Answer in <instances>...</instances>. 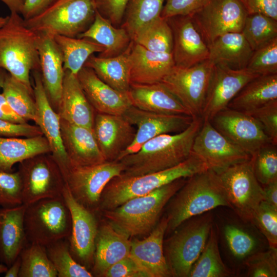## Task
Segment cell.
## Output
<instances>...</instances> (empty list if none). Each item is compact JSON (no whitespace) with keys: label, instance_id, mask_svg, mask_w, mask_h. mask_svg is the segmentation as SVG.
Segmentation results:
<instances>
[{"label":"cell","instance_id":"6da1fadb","mask_svg":"<svg viewBox=\"0 0 277 277\" xmlns=\"http://www.w3.org/2000/svg\"><path fill=\"white\" fill-rule=\"evenodd\" d=\"M202 122L201 117H195L184 130L161 134L147 141L137 151L118 161L124 166L121 174L138 176L162 171L183 162L191 154L194 139Z\"/></svg>","mask_w":277,"mask_h":277},{"label":"cell","instance_id":"7a4b0ae2","mask_svg":"<svg viewBox=\"0 0 277 277\" xmlns=\"http://www.w3.org/2000/svg\"><path fill=\"white\" fill-rule=\"evenodd\" d=\"M170 201L166 216L170 231L217 207L231 208L217 173L210 169L188 177Z\"/></svg>","mask_w":277,"mask_h":277},{"label":"cell","instance_id":"3957f363","mask_svg":"<svg viewBox=\"0 0 277 277\" xmlns=\"http://www.w3.org/2000/svg\"><path fill=\"white\" fill-rule=\"evenodd\" d=\"M207 169L205 164L191 153L183 162L162 171L133 176L121 174L112 179L105 187L97 210L113 209L131 199L147 194L175 180L189 177Z\"/></svg>","mask_w":277,"mask_h":277},{"label":"cell","instance_id":"277c9868","mask_svg":"<svg viewBox=\"0 0 277 277\" xmlns=\"http://www.w3.org/2000/svg\"><path fill=\"white\" fill-rule=\"evenodd\" d=\"M187 178L178 179L149 193L131 199L113 209L103 211V215L109 223L129 237L150 233L157 224L164 207Z\"/></svg>","mask_w":277,"mask_h":277},{"label":"cell","instance_id":"5b68a950","mask_svg":"<svg viewBox=\"0 0 277 277\" xmlns=\"http://www.w3.org/2000/svg\"><path fill=\"white\" fill-rule=\"evenodd\" d=\"M0 69L6 70L33 92L30 73L39 70L37 34L19 13L11 12L0 28Z\"/></svg>","mask_w":277,"mask_h":277},{"label":"cell","instance_id":"8992f818","mask_svg":"<svg viewBox=\"0 0 277 277\" xmlns=\"http://www.w3.org/2000/svg\"><path fill=\"white\" fill-rule=\"evenodd\" d=\"M96 11L95 0H55L25 22L35 33L77 37L92 23Z\"/></svg>","mask_w":277,"mask_h":277},{"label":"cell","instance_id":"52a82bcc","mask_svg":"<svg viewBox=\"0 0 277 277\" xmlns=\"http://www.w3.org/2000/svg\"><path fill=\"white\" fill-rule=\"evenodd\" d=\"M188 220L166 242L165 246L164 254L174 276H189L213 225L212 214L208 212Z\"/></svg>","mask_w":277,"mask_h":277},{"label":"cell","instance_id":"ba28073f","mask_svg":"<svg viewBox=\"0 0 277 277\" xmlns=\"http://www.w3.org/2000/svg\"><path fill=\"white\" fill-rule=\"evenodd\" d=\"M24 226L30 243L46 247L68 239L71 232V219L63 196L44 199L26 205Z\"/></svg>","mask_w":277,"mask_h":277},{"label":"cell","instance_id":"9c48e42d","mask_svg":"<svg viewBox=\"0 0 277 277\" xmlns=\"http://www.w3.org/2000/svg\"><path fill=\"white\" fill-rule=\"evenodd\" d=\"M23 204L63 196L65 182L50 153L30 157L18 164Z\"/></svg>","mask_w":277,"mask_h":277},{"label":"cell","instance_id":"30bf717a","mask_svg":"<svg viewBox=\"0 0 277 277\" xmlns=\"http://www.w3.org/2000/svg\"><path fill=\"white\" fill-rule=\"evenodd\" d=\"M124 166L120 161L107 162L89 166L71 163L62 173L73 197L87 208L97 210L101 194L107 184L120 175Z\"/></svg>","mask_w":277,"mask_h":277},{"label":"cell","instance_id":"8fae6325","mask_svg":"<svg viewBox=\"0 0 277 277\" xmlns=\"http://www.w3.org/2000/svg\"><path fill=\"white\" fill-rule=\"evenodd\" d=\"M217 173L230 208L242 220L251 221L254 212L264 201V191L254 174L251 159Z\"/></svg>","mask_w":277,"mask_h":277},{"label":"cell","instance_id":"7c38bea8","mask_svg":"<svg viewBox=\"0 0 277 277\" xmlns=\"http://www.w3.org/2000/svg\"><path fill=\"white\" fill-rule=\"evenodd\" d=\"M214 65L208 59L188 68L174 66L161 81L190 111L201 117Z\"/></svg>","mask_w":277,"mask_h":277},{"label":"cell","instance_id":"4fadbf2b","mask_svg":"<svg viewBox=\"0 0 277 277\" xmlns=\"http://www.w3.org/2000/svg\"><path fill=\"white\" fill-rule=\"evenodd\" d=\"M247 14L242 0H210L191 16L208 47L225 33L241 32Z\"/></svg>","mask_w":277,"mask_h":277},{"label":"cell","instance_id":"5bb4252c","mask_svg":"<svg viewBox=\"0 0 277 277\" xmlns=\"http://www.w3.org/2000/svg\"><path fill=\"white\" fill-rule=\"evenodd\" d=\"M191 153L208 169L216 173L251 156L216 130L209 120H203L192 146Z\"/></svg>","mask_w":277,"mask_h":277},{"label":"cell","instance_id":"9a60e30c","mask_svg":"<svg viewBox=\"0 0 277 277\" xmlns=\"http://www.w3.org/2000/svg\"><path fill=\"white\" fill-rule=\"evenodd\" d=\"M63 196L71 219V232L67 239L70 251L78 263L88 269V267H92L98 227L95 211L78 202L66 183Z\"/></svg>","mask_w":277,"mask_h":277},{"label":"cell","instance_id":"2e32d148","mask_svg":"<svg viewBox=\"0 0 277 277\" xmlns=\"http://www.w3.org/2000/svg\"><path fill=\"white\" fill-rule=\"evenodd\" d=\"M209 121L220 133L251 156L262 147L272 143L259 122L245 112L227 107Z\"/></svg>","mask_w":277,"mask_h":277},{"label":"cell","instance_id":"e0dca14e","mask_svg":"<svg viewBox=\"0 0 277 277\" xmlns=\"http://www.w3.org/2000/svg\"><path fill=\"white\" fill-rule=\"evenodd\" d=\"M123 115L136 128L132 143L123 152L118 161L127 155L136 152L146 142L153 137L184 130L195 117L187 115L151 112L133 106L128 109Z\"/></svg>","mask_w":277,"mask_h":277},{"label":"cell","instance_id":"ac0fdd59","mask_svg":"<svg viewBox=\"0 0 277 277\" xmlns=\"http://www.w3.org/2000/svg\"><path fill=\"white\" fill-rule=\"evenodd\" d=\"M258 76L246 68L235 70L215 65L201 115L203 120L210 121L227 108L243 87Z\"/></svg>","mask_w":277,"mask_h":277},{"label":"cell","instance_id":"d6986e66","mask_svg":"<svg viewBox=\"0 0 277 277\" xmlns=\"http://www.w3.org/2000/svg\"><path fill=\"white\" fill-rule=\"evenodd\" d=\"M92 131L105 161L112 162L131 144L136 128L123 115L96 112Z\"/></svg>","mask_w":277,"mask_h":277},{"label":"cell","instance_id":"ffe728a7","mask_svg":"<svg viewBox=\"0 0 277 277\" xmlns=\"http://www.w3.org/2000/svg\"><path fill=\"white\" fill-rule=\"evenodd\" d=\"M172 32V56L175 66L188 68L208 59L209 49L191 15L166 19Z\"/></svg>","mask_w":277,"mask_h":277},{"label":"cell","instance_id":"44dd1931","mask_svg":"<svg viewBox=\"0 0 277 277\" xmlns=\"http://www.w3.org/2000/svg\"><path fill=\"white\" fill-rule=\"evenodd\" d=\"M32 73L33 94L36 107L34 122L39 127L43 136L48 141L51 149L50 153L62 171L69 165L70 162L63 144L61 118L48 100L39 70H34Z\"/></svg>","mask_w":277,"mask_h":277},{"label":"cell","instance_id":"7402d4cb","mask_svg":"<svg viewBox=\"0 0 277 277\" xmlns=\"http://www.w3.org/2000/svg\"><path fill=\"white\" fill-rule=\"evenodd\" d=\"M167 227L168 220L164 216L147 238L131 241L129 255L146 277L172 275L164 252V238Z\"/></svg>","mask_w":277,"mask_h":277},{"label":"cell","instance_id":"603a6c76","mask_svg":"<svg viewBox=\"0 0 277 277\" xmlns=\"http://www.w3.org/2000/svg\"><path fill=\"white\" fill-rule=\"evenodd\" d=\"M36 33L42 81L48 100L57 112L65 74L62 55L54 35L48 33Z\"/></svg>","mask_w":277,"mask_h":277},{"label":"cell","instance_id":"cb8c5ba5","mask_svg":"<svg viewBox=\"0 0 277 277\" xmlns=\"http://www.w3.org/2000/svg\"><path fill=\"white\" fill-rule=\"evenodd\" d=\"M77 77L96 112L123 115L132 106L128 93L116 90L104 83L90 68L83 66Z\"/></svg>","mask_w":277,"mask_h":277},{"label":"cell","instance_id":"d4e9b609","mask_svg":"<svg viewBox=\"0 0 277 277\" xmlns=\"http://www.w3.org/2000/svg\"><path fill=\"white\" fill-rule=\"evenodd\" d=\"M174 66L172 53L151 51L132 41L129 54L131 83L161 82Z\"/></svg>","mask_w":277,"mask_h":277},{"label":"cell","instance_id":"484cf974","mask_svg":"<svg viewBox=\"0 0 277 277\" xmlns=\"http://www.w3.org/2000/svg\"><path fill=\"white\" fill-rule=\"evenodd\" d=\"M26 205L0 207V263L8 267L28 243L24 226Z\"/></svg>","mask_w":277,"mask_h":277},{"label":"cell","instance_id":"4316f807","mask_svg":"<svg viewBox=\"0 0 277 277\" xmlns=\"http://www.w3.org/2000/svg\"><path fill=\"white\" fill-rule=\"evenodd\" d=\"M61 130L64 149L72 164L89 166L105 162L92 129L61 119Z\"/></svg>","mask_w":277,"mask_h":277},{"label":"cell","instance_id":"83f0119b","mask_svg":"<svg viewBox=\"0 0 277 277\" xmlns=\"http://www.w3.org/2000/svg\"><path fill=\"white\" fill-rule=\"evenodd\" d=\"M128 94L132 106L141 110L192 116L179 99L161 82L151 84L131 83Z\"/></svg>","mask_w":277,"mask_h":277},{"label":"cell","instance_id":"f1b7e54d","mask_svg":"<svg viewBox=\"0 0 277 277\" xmlns=\"http://www.w3.org/2000/svg\"><path fill=\"white\" fill-rule=\"evenodd\" d=\"M57 113L60 118L92 130L96 112L87 100L77 75L65 70Z\"/></svg>","mask_w":277,"mask_h":277},{"label":"cell","instance_id":"f546056e","mask_svg":"<svg viewBox=\"0 0 277 277\" xmlns=\"http://www.w3.org/2000/svg\"><path fill=\"white\" fill-rule=\"evenodd\" d=\"M129 238L110 223L98 226L92 267L93 276H103L112 265L129 255Z\"/></svg>","mask_w":277,"mask_h":277},{"label":"cell","instance_id":"4dcf8cb0","mask_svg":"<svg viewBox=\"0 0 277 277\" xmlns=\"http://www.w3.org/2000/svg\"><path fill=\"white\" fill-rule=\"evenodd\" d=\"M208 49V60L213 65L235 70L246 68L253 53L241 32L227 33L218 37Z\"/></svg>","mask_w":277,"mask_h":277},{"label":"cell","instance_id":"1f68e13d","mask_svg":"<svg viewBox=\"0 0 277 277\" xmlns=\"http://www.w3.org/2000/svg\"><path fill=\"white\" fill-rule=\"evenodd\" d=\"M77 37L88 38L101 45L104 48V51L98 55L102 57H112L123 53L132 42L124 28L114 27L97 9L92 23Z\"/></svg>","mask_w":277,"mask_h":277},{"label":"cell","instance_id":"d6a6232c","mask_svg":"<svg viewBox=\"0 0 277 277\" xmlns=\"http://www.w3.org/2000/svg\"><path fill=\"white\" fill-rule=\"evenodd\" d=\"M277 100V74L260 75L247 83L227 107L245 113Z\"/></svg>","mask_w":277,"mask_h":277},{"label":"cell","instance_id":"836d02e7","mask_svg":"<svg viewBox=\"0 0 277 277\" xmlns=\"http://www.w3.org/2000/svg\"><path fill=\"white\" fill-rule=\"evenodd\" d=\"M131 42L124 52L116 56L102 57L91 55L84 66L92 69L102 81L113 89L128 93L131 84L129 54Z\"/></svg>","mask_w":277,"mask_h":277},{"label":"cell","instance_id":"e575fe53","mask_svg":"<svg viewBox=\"0 0 277 277\" xmlns=\"http://www.w3.org/2000/svg\"><path fill=\"white\" fill-rule=\"evenodd\" d=\"M51 152L43 135L30 137L0 136V171H13V166L34 155Z\"/></svg>","mask_w":277,"mask_h":277},{"label":"cell","instance_id":"d590c367","mask_svg":"<svg viewBox=\"0 0 277 277\" xmlns=\"http://www.w3.org/2000/svg\"><path fill=\"white\" fill-rule=\"evenodd\" d=\"M54 39L62 55L64 70L75 75L91 55L104 51L101 45L88 38L55 35Z\"/></svg>","mask_w":277,"mask_h":277},{"label":"cell","instance_id":"8d00e7d4","mask_svg":"<svg viewBox=\"0 0 277 277\" xmlns=\"http://www.w3.org/2000/svg\"><path fill=\"white\" fill-rule=\"evenodd\" d=\"M232 272L221 257L216 232L212 226L206 244L193 264L190 277H227Z\"/></svg>","mask_w":277,"mask_h":277},{"label":"cell","instance_id":"74e56055","mask_svg":"<svg viewBox=\"0 0 277 277\" xmlns=\"http://www.w3.org/2000/svg\"><path fill=\"white\" fill-rule=\"evenodd\" d=\"M2 93L13 110L27 122H35L36 107L33 92L7 72Z\"/></svg>","mask_w":277,"mask_h":277},{"label":"cell","instance_id":"f35d334b","mask_svg":"<svg viewBox=\"0 0 277 277\" xmlns=\"http://www.w3.org/2000/svg\"><path fill=\"white\" fill-rule=\"evenodd\" d=\"M132 41L151 51L172 53L173 35L166 19L161 16L140 30Z\"/></svg>","mask_w":277,"mask_h":277},{"label":"cell","instance_id":"ab89813d","mask_svg":"<svg viewBox=\"0 0 277 277\" xmlns=\"http://www.w3.org/2000/svg\"><path fill=\"white\" fill-rule=\"evenodd\" d=\"M19 256L21 266L18 277H57V272L50 260L46 247L28 242Z\"/></svg>","mask_w":277,"mask_h":277},{"label":"cell","instance_id":"60d3db41","mask_svg":"<svg viewBox=\"0 0 277 277\" xmlns=\"http://www.w3.org/2000/svg\"><path fill=\"white\" fill-rule=\"evenodd\" d=\"M165 0H129L124 28L131 39L141 29L161 16Z\"/></svg>","mask_w":277,"mask_h":277},{"label":"cell","instance_id":"b9f144b4","mask_svg":"<svg viewBox=\"0 0 277 277\" xmlns=\"http://www.w3.org/2000/svg\"><path fill=\"white\" fill-rule=\"evenodd\" d=\"M67 239L58 240L46 246L47 255L57 272V276H93L91 272L73 258Z\"/></svg>","mask_w":277,"mask_h":277},{"label":"cell","instance_id":"7bdbcfd3","mask_svg":"<svg viewBox=\"0 0 277 277\" xmlns=\"http://www.w3.org/2000/svg\"><path fill=\"white\" fill-rule=\"evenodd\" d=\"M241 33L253 51L277 37V20L261 14H248Z\"/></svg>","mask_w":277,"mask_h":277},{"label":"cell","instance_id":"ee69618b","mask_svg":"<svg viewBox=\"0 0 277 277\" xmlns=\"http://www.w3.org/2000/svg\"><path fill=\"white\" fill-rule=\"evenodd\" d=\"M251 160L254 174L261 185L277 181L276 145L270 143L262 147Z\"/></svg>","mask_w":277,"mask_h":277},{"label":"cell","instance_id":"f6af8a7d","mask_svg":"<svg viewBox=\"0 0 277 277\" xmlns=\"http://www.w3.org/2000/svg\"><path fill=\"white\" fill-rule=\"evenodd\" d=\"M246 68L258 75L277 74V37L253 51Z\"/></svg>","mask_w":277,"mask_h":277},{"label":"cell","instance_id":"bcb514c9","mask_svg":"<svg viewBox=\"0 0 277 277\" xmlns=\"http://www.w3.org/2000/svg\"><path fill=\"white\" fill-rule=\"evenodd\" d=\"M251 222L264 235L269 248L277 249V208L262 201L254 212Z\"/></svg>","mask_w":277,"mask_h":277},{"label":"cell","instance_id":"7dc6e473","mask_svg":"<svg viewBox=\"0 0 277 277\" xmlns=\"http://www.w3.org/2000/svg\"><path fill=\"white\" fill-rule=\"evenodd\" d=\"M245 264L248 276L276 277L277 249L254 252L247 258Z\"/></svg>","mask_w":277,"mask_h":277},{"label":"cell","instance_id":"c3c4849f","mask_svg":"<svg viewBox=\"0 0 277 277\" xmlns=\"http://www.w3.org/2000/svg\"><path fill=\"white\" fill-rule=\"evenodd\" d=\"M224 235L228 247L235 257L244 259L254 253L256 242L252 235L242 228L233 225H227L224 228Z\"/></svg>","mask_w":277,"mask_h":277},{"label":"cell","instance_id":"681fc988","mask_svg":"<svg viewBox=\"0 0 277 277\" xmlns=\"http://www.w3.org/2000/svg\"><path fill=\"white\" fill-rule=\"evenodd\" d=\"M22 204V184L18 171H0V207H11Z\"/></svg>","mask_w":277,"mask_h":277},{"label":"cell","instance_id":"f907efd6","mask_svg":"<svg viewBox=\"0 0 277 277\" xmlns=\"http://www.w3.org/2000/svg\"><path fill=\"white\" fill-rule=\"evenodd\" d=\"M246 113L259 122L272 143L277 145V100Z\"/></svg>","mask_w":277,"mask_h":277},{"label":"cell","instance_id":"816d5d0a","mask_svg":"<svg viewBox=\"0 0 277 277\" xmlns=\"http://www.w3.org/2000/svg\"><path fill=\"white\" fill-rule=\"evenodd\" d=\"M210 0H165L161 17L167 19L175 16L191 15Z\"/></svg>","mask_w":277,"mask_h":277},{"label":"cell","instance_id":"f5cc1de1","mask_svg":"<svg viewBox=\"0 0 277 277\" xmlns=\"http://www.w3.org/2000/svg\"><path fill=\"white\" fill-rule=\"evenodd\" d=\"M43 135L38 126L28 123L16 124L0 119V136L7 137H30Z\"/></svg>","mask_w":277,"mask_h":277},{"label":"cell","instance_id":"db71d44e","mask_svg":"<svg viewBox=\"0 0 277 277\" xmlns=\"http://www.w3.org/2000/svg\"><path fill=\"white\" fill-rule=\"evenodd\" d=\"M96 9L102 14H105L112 24L120 23L129 0H95Z\"/></svg>","mask_w":277,"mask_h":277},{"label":"cell","instance_id":"11a10c76","mask_svg":"<svg viewBox=\"0 0 277 277\" xmlns=\"http://www.w3.org/2000/svg\"><path fill=\"white\" fill-rule=\"evenodd\" d=\"M103 276L146 277V275L129 255L112 265Z\"/></svg>","mask_w":277,"mask_h":277},{"label":"cell","instance_id":"9f6ffc18","mask_svg":"<svg viewBox=\"0 0 277 277\" xmlns=\"http://www.w3.org/2000/svg\"><path fill=\"white\" fill-rule=\"evenodd\" d=\"M248 14L259 13L277 20V0H242Z\"/></svg>","mask_w":277,"mask_h":277},{"label":"cell","instance_id":"6f0895ef","mask_svg":"<svg viewBox=\"0 0 277 277\" xmlns=\"http://www.w3.org/2000/svg\"><path fill=\"white\" fill-rule=\"evenodd\" d=\"M55 1L25 0L21 14L24 20H28L42 13Z\"/></svg>","mask_w":277,"mask_h":277},{"label":"cell","instance_id":"680465c9","mask_svg":"<svg viewBox=\"0 0 277 277\" xmlns=\"http://www.w3.org/2000/svg\"><path fill=\"white\" fill-rule=\"evenodd\" d=\"M0 119L16 124L28 123L13 110L2 93H0Z\"/></svg>","mask_w":277,"mask_h":277},{"label":"cell","instance_id":"91938a15","mask_svg":"<svg viewBox=\"0 0 277 277\" xmlns=\"http://www.w3.org/2000/svg\"><path fill=\"white\" fill-rule=\"evenodd\" d=\"M264 201L277 208V181L263 186Z\"/></svg>","mask_w":277,"mask_h":277},{"label":"cell","instance_id":"94428289","mask_svg":"<svg viewBox=\"0 0 277 277\" xmlns=\"http://www.w3.org/2000/svg\"><path fill=\"white\" fill-rule=\"evenodd\" d=\"M21 266V259L19 255L5 272V277H18Z\"/></svg>","mask_w":277,"mask_h":277},{"label":"cell","instance_id":"6125c7cd","mask_svg":"<svg viewBox=\"0 0 277 277\" xmlns=\"http://www.w3.org/2000/svg\"><path fill=\"white\" fill-rule=\"evenodd\" d=\"M9 9L10 12L21 13L25 0H0Z\"/></svg>","mask_w":277,"mask_h":277},{"label":"cell","instance_id":"be15d7a7","mask_svg":"<svg viewBox=\"0 0 277 277\" xmlns=\"http://www.w3.org/2000/svg\"><path fill=\"white\" fill-rule=\"evenodd\" d=\"M7 71L3 69H0V89H2Z\"/></svg>","mask_w":277,"mask_h":277},{"label":"cell","instance_id":"e7e4bbea","mask_svg":"<svg viewBox=\"0 0 277 277\" xmlns=\"http://www.w3.org/2000/svg\"><path fill=\"white\" fill-rule=\"evenodd\" d=\"M8 267L5 265L0 263V274L5 273L7 270Z\"/></svg>","mask_w":277,"mask_h":277},{"label":"cell","instance_id":"03108f58","mask_svg":"<svg viewBox=\"0 0 277 277\" xmlns=\"http://www.w3.org/2000/svg\"><path fill=\"white\" fill-rule=\"evenodd\" d=\"M8 18V16L6 17L0 16V28L5 24Z\"/></svg>","mask_w":277,"mask_h":277},{"label":"cell","instance_id":"003e7915","mask_svg":"<svg viewBox=\"0 0 277 277\" xmlns=\"http://www.w3.org/2000/svg\"><path fill=\"white\" fill-rule=\"evenodd\" d=\"M243 2V1H242Z\"/></svg>","mask_w":277,"mask_h":277}]
</instances>
